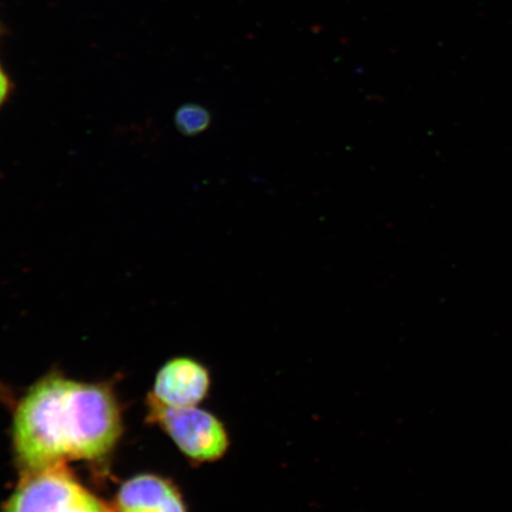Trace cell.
I'll return each instance as SVG.
<instances>
[{
    "label": "cell",
    "mask_w": 512,
    "mask_h": 512,
    "mask_svg": "<svg viewBox=\"0 0 512 512\" xmlns=\"http://www.w3.org/2000/svg\"><path fill=\"white\" fill-rule=\"evenodd\" d=\"M211 117L206 107L188 104L179 107L175 115L178 131L184 136H197L210 126Z\"/></svg>",
    "instance_id": "8992f818"
},
{
    "label": "cell",
    "mask_w": 512,
    "mask_h": 512,
    "mask_svg": "<svg viewBox=\"0 0 512 512\" xmlns=\"http://www.w3.org/2000/svg\"><path fill=\"white\" fill-rule=\"evenodd\" d=\"M114 512H188V508L170 480L139 475L121 485Z\"/></svg>",
    "instance_id": "5b68a950"
},
{
    "label": "cell",
    "mask_w": 512,
    "mask_h": 512,
    "mask_svg": "<svg viewBox=\"0 0 512 512\" xmlns=\"http://www.w3.org/2000/svg\"><path fill=\"white\" fill-rule=\"evenodd\" d=\"M210 388V371L203 363L177 357L158 371L150 400L172 408L196 407L208 398Z\"/></svg>",
    "instance_id": "277c9868"
},
{
    "label": "cell",
    "mask_w": 512,
    "mask_h": 512,
    "mask_svg": "<svg viewBox=\"0 0 512 512\" xmlns=\"http://www.w3.org/2000/svg\"><path fill=\"white\" fill-rule=\"evenodd\" d=\"M149 418L174 441L192 464L216 463L227 456L232 439L223 421L196 407L172 408L149 399Z\"/></svg>",
    "instance_id": "3957f363"
},
{
    "label": "cell",
    "mask_w": 512,
    "mask_h": 512,
    "mask_svg": "<svg viewBox=\"0 0 512 512\" xmlns=\"http://www.w3.org/2000/svg\"><path fill=\"white\" fill-rule=\"evenodd\" d=\"M9 93V81L8 78H6V75L4 74L2 68H0V105L3 104V102L6 99V96H8Z\"/></svg>",
    "instance_id": "52a82bcc"
},
{
    "label": "cell",
    "mask_w": 512,
    "mask_h": 512,
    "mask_svg": "<svg viewBox=\"0 0 512 512\" xmlns=\"http://www.w3.org/2000/svg\"><path fill=\"white\" fill-rule=\"evenodd\" d=\"M121 434V408L110 386L60 375L44 377L29 389L18 403L12 428L24 473L69 460L104 459Z\"/></svg>",
    "instance_id": "6da1fadb"
},
{
    "label": "cell",
    "mask_w": 512,
    "mask_h": 512,
    "mask_svg": "<svg viewBox=\"0 0 512 512\" xmlns=\"http://www.w3.org/2000/svg\"><path fill=\"white\" fill-rule=\"evenodd\" d=\"M3 512H113L66 465L24 473Z\"/></svg>",
    "instance_id": "7a4b0ae2"
}]
</instances>
